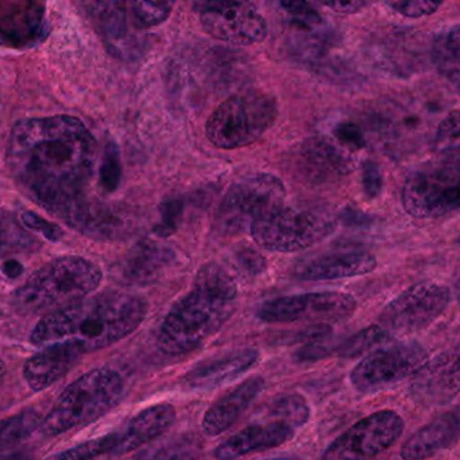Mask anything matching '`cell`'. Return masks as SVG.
I'll return each instance as SVG.
<instances>
[{
  "mask_svg": "<svg viewBox=\"0 0 460 460\" xmlns=\"http://www.w3.org/2000/svg\"><path fill=\"white\" fill-rule=\"evenodd\" d=\"M5 158L19 189L50 215L69 223L88 199L97 142L73 116L24 119L11 129Z\"/></svg>",
  "mask_w": 460,
  "mask_h": 460,
  "instance_id": "6da1fadb",
  "label": "cell"
},
{
  "mask_svg": "<svg viewBox=\"0 0 460 460\" xmlns=\"http://www.w3.org/2000/svg\"><path fill=\"white\" fill-rule=\"evenodd\" d=\"M146 315L147 303L142 297L104 292L48 314L35 324L30 341L40 348L51 343H73L85 354L128 337Z\"/></svg>",
  "mask_w": 460,
  "mask_h": 460,
  "instance_id": "7a4b0ae2",
  "label": "cell"
},
{
  "mask_svg": "<svg viewBox=\"0 0 460 460\" xmlns=\"http://www.w3.org/2000/svg\"><path fill=\"white\" fill-rule=\"evenodd\" d=\"M235 302L234 279L226 268L208 262L197 273L193 288L172 305L161 324L159 349L169 356L196 350L228 322Z\"/></svg>",
  "mask_w": 460,
  "mask_h": 460,
  "instance_id": "3957f363",
  "label": "cell"
},
{
  "mask_svg": "<svg viewBox=\"0 0 460 460\" xmlns=\"http://www.w3.org/2000/svg\"><path fill=\"white\" fill-rule=\"evenodd\" d=\"M102 280L99 265L80 256L48 262L30 276L13 294L19 313H56L96 291Z\"/></svg>",
  "mask_w": 460,
  "mask_h": 460,
  "instance_id": "277c9868",
  "label": "cell"
},
{
  "mask_svg": "<svg viewBox=\"0 0 460 460\" xmlns=\"http://www.w3.org/2000/svg\"><path fill=\"white\" fill-rule=\"evenodd\" d=\"M123 394L124 381L116 370H91L59 394L50 412L40 421V435L56 438L94 423L120 402Z\"/></svg>",
  "mask_w": 460,
  "mask_h": 460,
  "instance_id": "5b68a950",
  "label": "cell"
},
{
  "mask_svg": "<svg viewBox=\"0 0 460 460\" xmlns=\"http://www.w3.org/2000/svg\"><path fill=\"white\" fill-rule=\"evenodd\" d=\"M402 207L416 218L460 213V155L431 159L416 167L402 186Z\"/></svg>",
  "mask_w": 460,
  "mask_h": 460,
  "instance_id": "8992f818",
  "label": "cell"
},
{
  "mask_svg": "<svg viewBox=\"0 0 460 460\" xmlns=\"http://www.w3.org/2000/svg\"><path fill=\"white\" fill-rule=\"evenodd\" d=\"M278 118V104L264 93L233 96L208 119L207 137L221 150H237L256 143Z\"/></svg>",
  "mask_w": 460,
  "mask_h": 460,
  "instance_id": "52a82bcc",
  "label": "cell"
},
{
  "mask_svg": "<svg viewBox=\"0 0 460 460\" xmlns=\"http://www.w3.org/2000/svg\"><path fill=\"white\" fill-rule=\"evenodd\" d=\"M334 229L335 221L327 213L280 205L254 221L251 233L261 248L289 253L315 245Z\"/></svg>",
  "mask_w": 460,
  "mask_h": 460,
  "instance_id": "ba28073f",
  "label": "cell"
},
{
  "mask_svg": "<svg viewBox=\"0 0 460 460\" xmlns=\"http://www.w3.org/2000/svg\"><path fill=\"white\" fill-rule=\"evenodd\" d=\"M286 189L279 178L257 174L238 181L226 191L216 213L215 226L221 235L251 229L265 213L283 205Z\"/></svg>",
  "mask_w": 460,
  "mask_h": 460,
  "instance_id": "9c48e42d",
  "label": "cell"
},
{
  "mask_svg": "<svg viewBox=\"0 0 460 460\" xmlns=\"http://www.w3.org/2000/svg\"><path fill=\"white\" fill-rule=\"evenodd\" d=\"M427 358L426 349L416 341L378 346L351 370V385L361 394L383 391L412 377Z\"/></svg>",
  "mask_w": 460,
  "mask_h": 460,
  "instance_id": "30bf717a",
  "label": "cell"
},
{
  "mask_svg": "<svg viewBox=\"0 0 460 460\" xmlns=\"http://www.w3.org/2000/svg\"><path fill=\"white\" fill-rule=\"evenodd\" d=\"M450 289L442 284H415L394 297L380 314L378 326L389 335H411L431 326L450 305Z\"/></svg>",
  "mask_w": 460,
  "mask_h": 460,
  "instance_id": "8fae6325",
  "label": "cell"
},
{
  "mask_svg": "<svg viewBox=\"0 0 460 460\" xmlns=\"http://www.w3.org/2000/svg\"><path fill=\"white\" fill-rule=\"evenodd\" d=\"M357 310V300L345 292H311L276 297L262 303L257 318L265 323L315 322L335 323L351 318Z\"/></svg>",
  "mask_w": 460,
  "mask_h": 460,
  "instance_id": "7c38bea8",
  "label": "cell"
},
{
  "mask_svg": "<svg viewBox=\"0 0 460 460\" xmlns=\"http://www.w3.org/2000/svg\"><path fill=\"white\" fill-rule=\"evenodd\" d=\"M404 420L392 410L378 411L337 438L323 460H372L391 448L404 432Z\"/></svg>",
  "mask_w": 460,
  "mask_h": 460,
  "instance_id": "4fadbf2b",
  "label": "cell"
},
{
  "mask_svg": "<svg viewBox=\"0 0 460 460\" xmlns=\"http://www.w3.org/2000/svg\"><path fill=\"white\" fill-rule=\"evenodd\" d=\"M205 31L234 45H253L267 38L268 24L251 0H210L201 8Z\"/></svg>",
  "mask_w": 460,
  "mask_h": 460,
  "instance_id": "5bb4252c",
  "label": "cell"
},
{
  "mask_svg": "<svg viewBox=\"0 0 460 460\" xmlns=\"http://www.w3.org/2000/svg\"><path fill=\"white\" fill-rule=\"evenodd\" d=\"M288 164L292 175L313 185L337 180L354 169L353 161L342 148L321 137L307 139L297 146L289 155Z\"/></svg>",
  "mask_w": 460,
  "mask_h": 460,
  "instance_id": "9a60e30c",
  "label": "cell"
},
{
  "mask_svg": "<svg viewBox=\"0 0 460 460\" xmlns=\"http://www.w3.org/2000/svg\"><path fill=\"white\" fill-rule=\"evenodd\" d=\"M411 396L421 405H445L460 394V353L427 359L412 376Z\"/></svg>",
  "mask_w": 460,
  "mask_h": 460,
  "instance_id": "2e32d148",
  "label": "cell"
},
{
  "mask_svg": "<svg viewBox=\"0 0 460 460\" xmlns=\"http://www.w3.org/2000/svg\"><path fill=\"white\" fill-rule=\"evenodd\" d=\"M377 267V260L367 252H332L302 260L292 276L297 280L329 281L367 275Z\"/></svg>",
  "mask_w": 460,
  "mask_h": 460,
  "instance_id": "e0dca14e",
  "label": "cell"
},
{
  "mask_svg": "<svg viewBox=\"0 0 460 460\" xmlns=\"http://www.w3.org/2000/svg\"><path fill=\"white\" fill-rule=\"evenodd\" d=\"M460 442V404L440 413L434 420L411 435L400 450L404 460H427Z\"/></svg>",
  "mask_w": 460,
  "mask_h": 460,
  "instance_id": "ac0fdd59",
  "label": "cell"
},
{
  "mask_svg": "<svg viewBox=\"0 0 460 460\" xmlns=\"http://www.w3.org/2000/svg\"><path fill=\"white\" fill-rule=\"evenodd\" d=\"M296 429L276 421L257 420L216 447V460H235L249 454L280 447L295 437Z\"/></svg>",
  "mask_w": 460,
  "mask_h": 460,
  "instance_id": "d6986e66",
  "label": "cell"
},
{
  "mask_svg": "<svg viewBox=\"0 0 460 460\" xmlns=\"http://www.w3.org/2000/svg\"><path fill=\"white\" fill-rule=\"evenodd\" d=\"M83 351L73 343L59 342L43 346L23 367V377L34 392L45 391L75 367Z\"/></svg>",
  "mask_w": 460,
  "mask_h": 460,
  "instance_id": "ffe728a7",
  "label": "cell"
},
{
  "mask_svg": "<svg viewBox=\"0 0 460 460\" xmlns=\"http://www.w3.org/2000/svg\"><path fill=\"white\" fill-rule=\"evenodd\" d=\"M256 349L233 351L217 358L208 359L186 373L185 383L189 388L209 391L234 381L259 361Z\"/></svg>",
  "mask_w": 460,
  "mask_h": 460,
  "instance_id": "44dd1931",
  "label": "cell"
},
{
  "mask_svg": "<svg viewBox=\"0 0 460 460\" xmlns=\"http://www.w3.org/2000/svg\"><path fill=\"white\" fill-rule=\"evenodd\" d=\"M264 378L260 376L246 378L235 388L224 394L202 419V429L208 437H218L228 431L230 427L251 407L264 388Z\"/></svg>",
  "mask_w": 460,
  "mask_h": 460,
  "instance_id": "7402d4cb",
  "label": "cell"
},
{
  "mask_svg": "<svg viewBox=\"0 0 460 460\" xmlns=\"http://www.w3.org/2000/svg\"><path fill=\"white\" fill-rule=\"evenodd\" d=\"M175 416L174 407L170 404L153 405L137 413L118 431V456L137 450L146 443L161 437L174 424Z\"/></svg>",
  "mask_w": 460,
  "mask_h": 460,
  "instance_id": "603a6c76",
  "label": "cell"
},
{
  "mask_svg": "<svg viewBox=\"0 0 460 460\" xmlns=\"http://www.w3.org/2000/svg\"><path fill=\"white\" fill-rule=\"evenodd\" d=\"M172 252L153 241H143L132 248L120 265V276L126 283L146 286L162 275L172 261Z\"/></svg>",
  "mask_w": 460,
  "mask_h": 460,
  "instance_id": "cb8c5ba5",
  "label": "cell"
},
{
  "mask_svg": "<svg viewBox=\"0 0 460 460\" xmlns=\"http://www.w3.org/2000/svg\"><path fill=\"white\" fill-rule=\"evenodd\" d=\"M40 421L32 411L0 420V460H35L31 439Z\"/></svg>",
  "mask_w": 460,
  "mask_h": 460,
  "instance_id": "d4e9b609",
  "label": "cell"
},
{
  "mask_svg": "<svg viewBox=\"0 0 460 460\" xmlns=\"http://www.w3.org/2000/svg\"><path fill=\"white\" fill-rule=\"evenodd\" d=\"M257 416L256 420L276 421L297 429L310 419V407L302 394H280L260 407Z\"/></svg>",
  "mask_w": 460,
  "mask_h": 460,
  "instance_id": "484cf974",
  "label": "cell"
},
{
  "mask_svg": "<svg viewBox=\"0 0 460 460\" xmlns=\"http://www.w3.org/2000/svg\"><path fill=\"white\" fill-rule=\"evenodd\" d=\"M432 57L440 75L460 91V24L438 37Z\"/></svg>",
  "mask_w": 460,
  "mask_h": 460,
  "instance_id": "4316f807",
  "label": "cell"
},
{
  "mask_svg": "<svg viewBox=\"0 0 460 460\" xmlns=\"http://www.w3.org/2000/svg\"><path fill=\"white\" fill-rule=\"evenodd\" d=\"M89 13L102 31L111 40H118L126 30V3L124 0H84Z\"/></svg>",
  "mask_w": 460,
  "mask_h": 460,
  "instance_id": "83f0119b",
  "label": "cell"
},
{
  "mask_svg": "<svg viewBox=\"0 0 460 460\" xmlns=\"http://www.w3.org/2000/svg\"><path fill=\"white\" fill-rule=\"evenodd\" d=\"M118 448L119 434L113 431L62 451L53 460H96L105 456H118Z\"/></svg>",
  "mask_w": 460,
  "mask_h": 460,
  "instance_id": "f1b7e54d",
  "label": "cell"
},
{
  "mask_svg": "<svg viewBox=\"0 0 460 460\" xmlns=\"http://www.w3.org/2000/svg\"><path fill=\"white\" fill-rule=\"evenodd\" d=\"M391 335L381 326H370L362 332H357L353 337L341 343L337 348L338 356L346 357V358H354V357L362 356L365 353H370L375 348L388 342Z\"/></svg>",
  "mask_w": 460,
  "mask_h": 460,
  "instance_id": "f546056e",
  "label": "cell"
},
{
  "mask_svg": "<svg viewBox=\"0 0 460 460\" xmlns=\"http://www.w3.org/2000/svg\"><path fill=\"white\" fill-rule=\"evenodd\" d=\"M435 153L458 154L460 153V110L451 111L440 121L434 135Z\"/></svg>",
  "mask_w": 460,
  "mask_h": 460,
  "instance_id": "4dcf8cb0",
  "label": "cell"
},
{
  "mask_svg": "<svg viewBox=\"0 0 460 460\" xmlns=\"http://www.w3.org/2000/svg\"><path fill=\"white\" fill-rule=\"evenodd\" d=\"M132 11L146 27L158 26L172 15L175 0H131Z\"/></svg>",
  "mask_w": 460,
  "mask_h": 460,
  "instance_id": "1f68e13d",
  "label": "cell"
},
{
  "mask_svg": "<svg viewBox=\"0 0 460 460\" xmlns=\"http://www.w3.org/2000/svg\"><path fill=\"white\" fill-rule=\"evenodd\" d=\"M120 151L115 143L110 142L105 146L102 155V167H100V185L107 193H113L120 185L121 181Z\"/></svg>",
  "mask_w": 460,
  "mask_h": 460,
  "instance_id": "d6a6232c",
  "label": "cell"
},
{
  "mask_svg": "<svg viewBox=\"0 0 460 460\" xmlns=\"http://www.w3.org/2000/svg\"><path fill=\"white\" fill-rule=\"evenodd\" d=\"M445 0H386L389 7L408 18H421L431 15Z\"/></svg>",
  "mask_w": 460,
  "mask_h": 460,
  "instance_id": "836d02e7",
  "label": "cell"
},
{
  "mask_svg": "<svg viewBox=\"0 0 460 460\" xmlns=\"http://www.w3.org/2000/svg\"><path fill=\"white\" fill-rule=\"evenodd\" d=\"M182 213L183 205L180 199L167 201L164 209H162V220L161 224L156 226V233L162 237H167V235L174 233L178 228L181 218H182Z\"/></svg>",
  "mask_w": 460,
  "mask_h": 460,
  "instance_id": "e575fe53",
  "label": "cell"
},
{
  "mask_svg": "<svg viewBox=\"0 0 460 460\" xmlns=\"http://www.w3.org/2000/svg\"><path fill=\"white\" fill-rule=\"evenodd\" d=\"M22 223H23L27 228L40 233V234L48 238L49 241H58L59 238L62 237V229L59 228L58 226L50 223V221L43 220L37 213L24 212L23 215H22Z\"/></svg>",
  "mask_w": 460,
  "mask_h": 460,
  "instance_id": "d590c367",
  "label": "cell"
},
{
  "mask_svg": "<svg viewBox=\"0 0 460 460\" xmlns=\"http://www.w3.org/2000/svg\"><path fill=\"white\" fill-rule=\"evenodd\" d=\"M335 137L350 150H359L365 146V137L358 126L354 123H341L335 127Z\"/></svg>",
  "mask_w": 460,
  "mask_h": 460,
  "instance_id": "8d00e7d4",
  "label": "cell"
},
{
  "mask_svg": "<svg viewBox=\"0 0 460 460\" xmlns=\"http://www.w3.org/2000/svg\"><path fill=\"white\" fill-rule=\"evenodd\" d=\"M235 260L238 267L243 268L249 275H260L267 267L264 257L253 249H240L235 254Z\"/></svg>",
  "mask_w": 460,
  "mask_h": 460,
  "instance_id": "74e56055",
  "label": "cell"
},
{
  "mask_svg": "<svg viewBox=\"0 0 460 460\" xmlns=\"http://www.w3.org/2000/svg\"><path fill=\"white\" fill-rule=\"evenodd\" d=\"M362 183H364V190L367 197L375 199L381 193L383 189V174H381L380 167L375 162H367L362 169Z\"/></svg>",
  "mask_w": 460,
  "mask_h": 460,
  "instance_id": "f35d334b",
  "label": "cell"
},
{
  "mask_svg": "<svg viewBox=\"0 0 460 460\" xmlns=\"http://www.w3.org/2000/svg\"><path fill=\"white\" fill-rule=\"evenodd\" d=\"M280 3L284 10L289 15L294 16L295 19H299V21L305 22V23L307 22L315 23L319 21L318 13L314 11L307 0H280Z\"/></svg>",
  "mask_w": 460,
  "mask_h": 460,
  "instance_id": "ab89813d",
  "label": "cell"
},
{
  "mask_svg": "<svg viewBox=\"0 0 460 460\" xmlns=\"http://www.w3.org/2000/svg\"><path fill=\"white\" fill-rule=\"evenodd\" d=\"M372 0H322L324 5L332 8L338 13H358L362 8L367 7Z\"/></svg>",
  "mask_w": 460,
  "mask_h": 460,
  "instance_id": "60d3db41",
  "label": "cell"
},
{
  "mask_svg": "<svg viewBox=\"0 0 460 460\" xmlns=\"http://www.w3.org/2000/svg\"><path fill=\"white\" fill-rule=\"evenodd\" d=\"M2 270L7 278L15 279L18 278L19 275H22L23 267H22L21 262L11 260V261H5L4 264L2 265Z\"/></svg>",
  "mask_w": 460,
  "mask_h": 460,
  "instance_id": "b9f144b4",
  "label": "cell"
},
{
  "mask_svg": "<svg viewBox=\"0 0 460 460\" xmlns=\"http://www.w3.org/2000/svg\"><path fill=\"white\" fill-rule=\"evenodd\" d=\"M191 2H193L194 5H197V7H199V10H201V8L204 7L207 3H209L210 0H191Z\"/></svg>",
  "mask_w": 460,
  "mask_h": 460,
  "instance_id": "7bdbcfd3",
  "label": "cell"
},
{
  "mask_svg": "<svg viewBox=\"0 0 460 460\" xmlns=\"http://www.w3.org/2000/svg\"><path fill=\"white\" fill-rule=\"evenodd\" d=\"M5 375V365L4 362L0 359V383H2L3 378H4Z\"/></svg>",
  "mask_w": 460,
  "mask_h": 460,
  "instance_id": "ee69618b",
  "label": "cell"
},
{
  "mask_svg": "<svg viewBox=\"0 0 460 460\" xmlns=\"http://www.w3.org/2000/svg\"><path fill=\"white\" fill-rule=\"evenodd\" d=\"M268 460H305L300 458H295V456H281V458H273Z\"/></svg>",
  "mask_w": 460,
  "mask_h": 460,
  "instance_id": "f6af8a7d",
  "label": "cell"
},
{
  "mask_svg": "<svg viewBox=\"0 0 460 460\" xmlns=\"http://www.w3.org/2000/svg\"><path fill=\"white\" fill-rule=\"evenodd\" d=\"M459 402H460V400H459Z\"/></svg>",
  "mask_w": 460,
  "mask_h": 460,
  "instance_id": "bcb514c9",
  "label": "cell"
}]
</instances>
